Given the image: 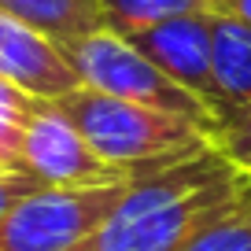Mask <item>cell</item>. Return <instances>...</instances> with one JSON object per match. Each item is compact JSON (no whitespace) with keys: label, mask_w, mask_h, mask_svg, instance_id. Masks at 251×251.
<instances>
[{"label":"cell","mask_w":251,"mask_h":251,"mask_svg":"<svg viewBox=\"0 0 251 251\" xmlns=\"http://www.w3.org/2000/svg\"><path fill=\"white\" fill-rule=\"evenodd\" d=\"M248 181L211 144L166 170L133 177L96 233L74 251H181Z\"/></svg>","instance_id":"1"},{"label":"cell","mask_w":251,"mask_h":251,"mask_svg":"<svg viewBox=\"0 0 251 251\" xmlns=\"http://www.w3.org/2000/svg\"><path fill=\"white\" fill-rule=\"evenodd\" d=\"M33 188H41L33 177H26V174H4V170H0V222H4V214H8L23 196H30Z\"/></svg>","instance_id":"14"},{"label":"cell","mask_w":251,"mask_h":251,"mask_svg":"<svg viewBox=\"0 0 251 251\" xmlns=\"http://www.w3.org/2000/svg\"><path fill=\"white\" fill-rule=\"evenodd\" d=\"M33 107L37 96L0 78V170L4 174H23V137Z\"/></svg>","instance_id":"12"},{"label":"cell","mask_w":251,"mask_h":251,"mask_svg":"<svg viewBox=\"0 0 251 251\" xmlns=\"http://www.w3.org/2000/svg\"><path fill=\"white\" fill-rule=\"evenodd\" d=\"M59 52L67 55L71 71L78 74V81L93 93L115 96V100H129V103H144L155 111H170L181 115L188 122H196L207 137H214L218 118L200 96H192L188 89H181L177 81H170L151 59H144L122 33L115 30H96L85 33L78 41L59 45Z\"/></svg>","instance_id":"3"},{"label":"cell","mask_w":251,"mask_h":251,"mask_svg":"<svg viewBox=\"0 0 251 251\" xmlns=\"http://www.w3.org/2000/svg\"><path fill=\"white\" fill-rule=\"evenodd\" d=\"M23 174L41 188H100L129 177L107 166L55 100H37L23 137Z\"/></svg>","instance_id":"5"},{"label":"cell","mask_w":251,"mask_h":251,"mask_svg":"<svg viewBox=\"0 0 251 251\" xmlns=\"http://www.w3.org/2000/svg\"><path fill=\"white\" fill-rule=\"evenodd\" d=\"M103 11V23L115 33H137L148 30L155 23L177 15H192V11H211V0H96Z\"/></svg>","instance_id":"10"},{"label":"cell","mask_w":251,"mask_h":251,"mask_svg":"<svg viewBox=\"0 0 251 251\" xmlns=\"http://www.w3.org/2000/svg\"><path fill=\"white\" fill-rule=\"evenodd\" d=\"M211 11L229 15V19H236V23H244L251 30V0H211Z\"/></svg>","instance_id":"15"},{"label":"cell","mask_w":251,"mask_h":251,"mask_svg":"<svg viewBox=\"0 0 251 251\" xmlns=\"http://www.w3.org/2000/svg\"><path fill=\"white\" fill-rule=\"evenodd\" d=\"M181 251H251V181Z\"/></svg>","instance_id":"11"},{"label":"cell","mask_w":251,"mask_h":251,"mask_svg":"<svg viewBox=\"0 0 251 251\" xmlns=\"http://www.w3.org/2000/svg\"><path fill=\"white\" fill-rule=\"evenodd\" d=\"M0 11L33 26L37 33L52 37L55 45L78 41L107 26L96 0H0Z\"/></svg>","instance_id":"9"},{"label":"cell","mask_w":251,"mask_h":251,"mask_svg":"<svg viewBox=\"0 0 251 251\" xmlns=\"http://www.w3.org/2000/svg\"><path fill=\"white\" fill-rule=\"evenodd\" d=\"M0 78L37 100H59L81 85L52 37L0 11Z\"/></svg>","instance_id":"7"},{"label":"cell","mask_w":251,"mask_h":251,"mask_svg":"<svg viewBox=\"0 0 251 251\" xmlns=\"http://www.w3.org/2000/svg\"><path fill=\"white\" fill-rule=\"evenodd\" d=\"M211 26L214 11H192L155 23L148 30L126 33V41L159 67L170 81L188 89L207 103L218 118V89H214V59H211Z\"/></svg>","instance_id":"6"},{"label":"cell","mask_w":251,"mask_h":251,"mask_svg":"<svg viewBox=\"0 0 251 251\" xmlns=\"http://www.w3.org/2000/svg\"><path fill=\"white\" fill-rule=\"evenodd\" d=\"M126 185L33 188L0 222V251H74L96 233Z\"/></svg>","instance_id":"4"},{"label":"cell","mask_w":251,"mask_h":251,"mask_svg":"<svg viewBox=\"0 0 251 251\" xmlns=\"http://www.w3.org/2000/svg\"><path fill=\"white\" fill-rule=\"evenodd\" d=\"M211 59H214V89H218V118L236 107H251V30L236 19L214 11Z\"/></svg>","instance_id":"8"},{"label":"cell","mask_w":251,"mask_h":251,"mask_svg":"<svg viewBox=\"0 0 251 251\" xmlns=\"http://www.w3.org/2000/svg\"><path fill=\"white\" fill-rule=\"evenodd\" d=\"M55 103L78 126L89 148L129 181L151 170H166L181 159L211 148V137L196 122L170 115V111L144 107V103L115 100L85 85L59 96Z\"/></svg>","instance_id":"2"},{"label":"cell","mask_w":251,"mask_h":251,"mask_svg":"<svg viewBox=\"0 0 251 251\" xmlns=\"http://www.w3.org/2000/svg\"><path fill=\"white\" fill-rule=\"evenodd\" d=\"M211 144L251 177V107H236L229 115L218 118V129H214Z\"/></svg>","instance_id":"13"}]
</instances>
